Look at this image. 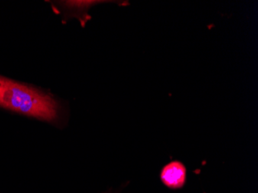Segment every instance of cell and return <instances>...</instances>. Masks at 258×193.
Here are the masks:
<instances>
[{
  "label": "cell",
  "mask_w": 258,
  "mask_h": 193,
  "mask_svg": "<svg viewBox=\"0 0 258 193\" xmlns=\"http://www.w3.org/2000/svg\"><path fill=\"white\" fill-rule=\"evenodd\" d=\"M0 108L54 122L60 117L62 105L49 91L0 75Z\"/></svg>",
  "instance_id": "1"
},
{
  "label": "cell",
  "mask_w": 258,
  "mask_h": 193,
  "mask_svg": "<svg viewBox=\"0 0 258 193\" xmlns=\"http://www.w3.org/2000/svg\"><path fill=\"white\" fill-rule=\"evenodd\" d=\"M102 3L104 1H56L51 2V6L55 14L63 16V21L76 18L85 28L86 23L91 19L88 14L90 9Z\"/></svg>",
  "instance_id": "2"
},
{
  "label": "cell",
  "mask_w": 258,
  "mask_h": 193,
  "mask_svg": "<svg viewBox=\"0 0 258 193\" xmlns=\"http://www.w3.org/2000/svg\"><path fill=\"white\" fill-rule=\"evenodd\" d=\"M161 179L169 188H181L183 186L186 179L185 165L178 161L170 162L162 168Z\"/></svg>",
  "instance_id": "3"
}]
</instances>
